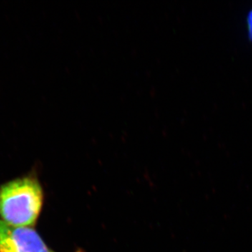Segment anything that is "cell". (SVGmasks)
I'll list each match as a JSON object with an SVG mask.
<instances>
[{
  "instance_id": "2",
  "label": "cell",
  "mask_w": 252,
  "mask_h": 252,
  "mask_svg": "<svg viewBox=\"0 0 252 252\" xmlns=\"http://www.w3.org/2000/svg\"><path fill=\"white\" fill-rule=\"evenodd\" d=\"M0 252H51L35 230L0 220Z\"/></svg>"
},
{
  "instance_id": "3",
  "label": "cell",
  "mask_w": 252,
  "mask_h": 252,
  "mask_svg": "<svg viewBox=\"0 0 252 252\" xmlns=\"http://www.w3.org/2000/svg\"><path fill=\"white\" fill-rule=\"evenodd\" d=\"M248 28L250 33V34L251 35L252 39V11L248 18Z\"/></svg>"
},
{
  "instance_id": "1",
  "label": "cell",
  "mask_w": 252,
  "mask_h": 252,
  "mask_svg": "<svg viewBox=\"0 0 252 252\" xmlns=\"http://www.w3.org/2000/svg\"><path fill=\"white\" fill-rule=\"evenodd\" d=\"M42 203V189L33 177L16 179L0 186V217L10 225H34Z\"/></svg>"
}]
</instances>
